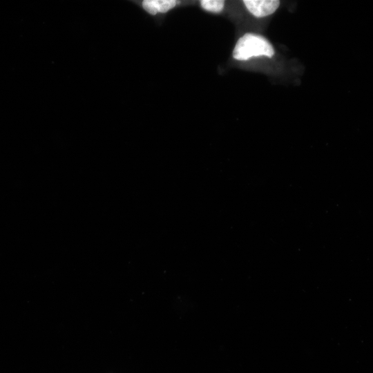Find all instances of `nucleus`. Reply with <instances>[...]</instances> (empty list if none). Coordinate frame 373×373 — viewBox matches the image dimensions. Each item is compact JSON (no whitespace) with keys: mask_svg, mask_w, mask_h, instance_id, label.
I'll use <instances>...</instances> for the list:
<instances>
[{"mask_svg":"<svg viewBox=\"0 0 373 373\" xmlns=\"http://www.w3.org/2000/svg\"><path fill=\"white\" fill-rule=\"evenodd\" d=\"M246 8L256 17H263L274 13L279 7L278 0H245Z\"/></svg>","mask_w":373,"mask_h":373,"instance_id":"f03ea898","label":"nucleus"},{"mask_svg":"<svg viewBox=\"0 0 373 373\" xmlns=\"http://www.w3.org/2000/svg\"><path fill=\"white\" fill-rule=\"evenodd\" d=\"M225 2L221 0H202L199 5L202 10L213 14L220 13L224 8Z\"/></svg>","mask_w":373,"mask_h":373,"instance_id":"20e7f679","label":"nucleus"},{"mask_svg":"<svg viewBox=\"0 0 373 373\" xmlns=\"http://www.w3.org/2000/svg\"><path fill=\"white\" fill-rule=\"evenodd\" d=\"M274 54L271 44L262 36L254 33H246L240 37L232 52L233 57L238 61H246L262 55L271 57Z\"/></svg>","mask_w":373,"mask_h":373,"instance_id":"f257e3e1","label":"nucleus"},{"mask_svg":"<svg viewBox=\"0 0 373 373\" xmlns=\"http://www.w3.org/2000/svg\"><path fill=\"white\" fill-rule=\"evenodd\" d=\"M182 3L178 0H144L142 8L151 15L165 14Z\"/></svg>","mask_w":373,"mask_h":373,"instance_id":"7ed1b4c3","label":"nucleus"}]
</instances>
